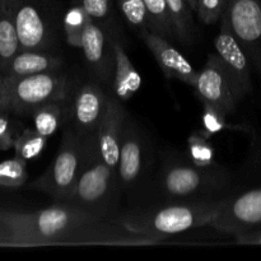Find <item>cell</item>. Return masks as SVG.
<instances>
[{
  "mask_svg": "<svg viewBox=\"0 0 261 261\" xmlns=\"http://www.w3.org/2000/svg\"><path fill=\"white\" fill-rule=\"evenodd\" d=\"M153 178L162 203L219 200L237 190L233 175L227 168L219 165L200 167L191 162L189 155L173 152L161 154Z\"/></svg>",
  "mask_w": 261,
  "mask_h": 261,
  "instance_id": "1",
  "label": "cell"
},
{
  "mask_svg": "<svg viewBox=\"0 0 261 261\" xmlns=\"http://www.w3.org/2000/svg\"><path fill=\"white\" fill-rule=\"evenodd\" d=\"M223 199L170 201L143 206L119 216L117 221L134 233L163 240L171 234L209 226Z\"/></svg>",
  "mask_w": 261,
  "mask_h": 261,
  "instance_id": "2",
  "label": "cell"
},
{
  "mask_svg": "<svg viewBox=\"0 0 261 261\" xmlns=\"http://www.w3.org/2000/svg\"><path fill=\"white\" fill-rule=\"evenodd\" d=\"M119 176L107 166L99 152L96 134L83 138V160L78 180L65 204L99 216L117 218L121 196Z\"/></svg>",
  "mask_w": 261,
  "mask_h": 261,
  "instance_id": "3",
  "label": "cell"
},
{
  "mask_svg": "<svg viewBox=\"0 0 261 261\" xmlns=\"http://www.w3.org/2000/svg\"><path fill=\"white\" fill-rule=\"evenodd\" d=\"M152 139L140 126L137 120L127 115L120 149L119 175L121 190L134 198L138 205H142L144 196L149 193V185L153 180L154 155Z\"/></svg>",
  "mask_w": 261,
  "mask_h": 261,
  "instance_id": "4",
  "label": "cell"
},
{
  "mask_svg": "<svg viewBox=\"0 0 261 261\" xmlns=\"http://www.w3.org/2000/svg\"><path fill=\"white\" fill-rule=\"evenodd\" d=\"M4 97L0 111L31 115L41 105L59 99H69L71 96L73 84L70 78L61 70L14 79L4 75Z\"/></svg>",
  "mask_w": 261,
  "mask_h": 261,
  "instance_id": "5",
  "label": "cell"
},
{
  "mask_svg": "<svg viewBox=\"0 0 261 261\" xmlns=\"http://www.w3.org/2000/svg\"><path fill=\"white\" fill-rule=\"evenodd\" d=\"M20 51H53L63 32V17L53 0H10Z\"/></svg>",
  "mask_w": 261,
  "mask_h": 261,
  "instance_id": "6",
  "label": "cell"
},
{
  "mask_svg": "<svg viewBox=\"0 0 261 261\" xmlns=\"http://www.w3.org/2000/svg\"><path fill=\"white\" fill-rule=\"evenodd\" d=\"M82 160L83 138L70 125H66L55 158L47 170L31 184V188L46 193L58 203H65L78 180Z\"/></svg>",
  "mask_w": 261,
  "mask_h": 261,
  "instance_id": "7",
  "label": "cell"
},
{
  "mask_svg": "<svg viewBox=\"0 0 261 261\" xmlns=\"http://www.w3.org/2000/svg\"><path fill=\"white\" fill-rule=\"evenodd\" d=\"M209 226L233 236L260 228L261 186L234 190L226 196Z\"/></svg>",
  "mask_w": 261,
  "mask_h": 261,
  "instance_id": "8",
  "label": "cell"
},
{
  "mask_svg": "<svg viewBox=\"0 0 261 261\" xmlns=\"http://www.w3.org/2000/svg\"><path fill=\"white\" fill-rule=\"evenodd\" d=\"M214 48L227 74L232 93L240 103L252 89V68L224 14L221 18V28L214 40Z\"/></svg>",
  "mask_w": 261,
  "mask_h": 261,
  "instance_id": "9",
  "label": "cell"
},
{
  "mask_svg": "<svg viewBox=\"0 0 261 261\" xmlns=\"http://www.w3.org/2000/svg\"><path fill=\"white\" fill-rule=\"evenodd\" d=\"M224 15L261 79V0H229Z\"/></svg>",
  "mask_w": 261,
  "mask_h": 261,
  "instance_id": "10",
  "label": "cell"
},
{
  "mask_svg": "<svg viewBox=\"0 0 261 261\" xmlns=\"http://www.w3.org/2000/svg\"><path fill=\"white\" fill-rule=\"evenodd\" d=\"M109 93L97 81L82 84L73 94L69 125L82 138L96 134L106 112Z\"/></svg>",
  "mask_w": 261,
  "mask_h": 261,
  "instance_id": "11",
  "label": "cell"
},
{
  "mask_svg": "<svg viewBox=\"0 0 261 261\" xmlns=\"http://www.w3.org/2000/svg\"><path fill=\"white\" fill-rule=\"evenodd\" d=\"M193 88L201 102L211 105L226 116L236 112L239 102L232 93L226 71L216 54L208 55Z\"/></svg>",
  "mask_w": 261,
  "mask_h": 261,
  "instance_id": "12",
  "label": "cell"
},
{
  "mask_svg": "<svg viewBox=\"0 0 261 261\" xmlns=\"http://www.w3.org/2000/svg\"><path fill=\"white\" fill-rule=\"evenodd\" d=\"M127 115L129 114L122 106V102L116 98L112 92L109 93L106 112H105L103 119L97 129L96 138L102 158L116 175Z\"/></svg>",
  "mask_w": 261,
  "mask_h": 261,
  "instance_id": "13",
  "label": "cell"
},
{
  "mask_svg": "<svg viewBox=\"0 0 261 261\" xmlns=\"http://www.w3.org/2000/svg\"><path fill=\"white\" fill-rule=\"evenodd\" d=\"M140 37L153 54L166 78L178 79L191 87L195 86L199 71L194 69L190 61L170 42V40L150 30L143 31Z\"/></svg>",
  "mask_w": 261,
  "mask_h": 261,
  "instance_id": "14",
  "label": "cell"
},
{
  "mask_svg": "<svg viewBox=\"0 0 261 261\" xmlns=\"http://www.w3.org/2000/svg\"><path fill=\"white\" fill-rule=\"evenodd\" d=\"M81 48L84 54L87 66L96 76V81L103 84L112 83L115 70L112 46L110 50H107L105 30L91 17L84 27Z\"/></svg>",
  "mask_w": 261,
  "mask_h": 261,
  "instance_id": "15",
  "label": "cell"
},
{
  "mask_svg": "<svg viewBox=\"0 0 261 261\" xmlns=\"http://www.w3.org/2000/svg\"><path fill=\"white\" fill-rule=\"evenodd\" d=\"M111 46L115 59L112 94L121 102H126L133 98L142 87V74L132 63L129 55L119 40H112Z\"/></svg>",
  "mask_w": 261,
  "mask_h": 261,
  "instance_id": "16",
  "label": "cell"
},
{
  "mask_svg": "<svg viewBox=\"0 0 261 261\" xmlns=\"http://www.w3.org/2000/svg\"><path fill=\"white\" fill-rule=\"evenodd\" d=\"M63 66V58L53 51L23 50L12 59L3 74L7 78L14 79L47 71H59Z\"/></svg>",
  "mask_w": 261,
  "mask_h": 261,
  "instance_id": "17",
  "label": "cell"
},
{
  "mask_svg": "<svg viewBox=\"0 0 261 261\" xmlns=\"http://www.w3.org/2000/svg\"><path fill=\"white\" fill-rule=\"evenodd\" d=\"M71 98L51 101L38 106L31 114L36 132L48 138L55 134L65 122H68L70 117Z\"/></svg>",
  "mask_w": 261,
  "mask_h": 261,
  "instance_id": "18",
  "label": "cell"
},
{
  "mask_svg": "<svg viewBox=\"0 0 261 261\" xmlns=\"http://www.w3.org/2000/svg\"><path fill=\"white\" fill-rule=\"evenodd\" d=\"M19 51V38L10 0H0V70L3 73Z\"/></svg>",
  "mask_w": 261,
  "mask_h": 261,
  "instance_id": "19",
  "label": "cell"
},
{
  "mask_svg": "<svg viewBox=\"0 0 261 261\" xmlns=\"http://www.w3.org/2000/svg\"><path fill=\"white\" fill-rule=\"evenodd\" d=\"M171 22L175 31L176 41L185 47L194 46V19L188 0H166Z\"/></svg>",
  "mask_w": 261,
  "mask_h": 261,
  "instance_id": "20",
  "label": "cell"
},
{
  "mask_svg": "<svg viewBox=\"0 0 261 261\" xmlns=\"http://www.w3.org/2000/svg\"><path fill=\"white\" fill-rule=\"evenodd\" d=\"M89 15L82 7L81 3L71 5L63 15V35L66 43L71 47L81 48L82 36Z\"/></svg>",
  "mask_w": 261,
  "mask_h": 261,
  "instance_id": "21",
  "label": "cell"
},
{
  "mask_svg": "<svg viewBox=\"0 0 261 261\" xmlns=\"http://www.w3.org/2000/svg\"><path fill=\"white\" fill-rule=\"evenodd\" d=\"M203 103V114H201V130L204 134L211 139L214 135L219 134L222 132H241V133H251V129L246 125L242 124H229L226 115L219 112L211 105L201 102Z\"/></svg>",
  "mask_w": 261,
  "mask_h": 261,
  "instance_id": "22",
  "label": "cell"
},
{
  "mask_svg": "<svg viewBox=\"0 0 261 261\" xmlns=\"http://www.w3.org/2000/svg\"><path fill=\"white\" fill-rule=\"evenodd\" d=\"M144 4L149 18V30L167 40L176 41L166 0H144Z\"/></svg>",
  "mask_w": 261,
  "mask_h": 261,
  "instance_id": "23",
  "label": "cell"
},
{
  "mask_svg": "<svg viewBox=\"0 0 261 261\" xmlns=\"http://www.w3.org/2000/svg\"><path fill=\"white\" fill-rule=\"evenodd\" d=\"M188 154L191 162L200 167H212L218 165L216 162V149L201 129L189 135Z\"/></svg>",
  "mask_w": 261,
  "mask_h": 261,
  "instance_id": "24",
  "label": "cell"
},
{
  "mask_svg": "<svg viewBox=\"0 0 261 261\" xmlns=\"http://www.w3.org/2000/svg\"><path fill=\"white\" fill-rule=\"evenodd\" d=\"M47 138L43 137L35 129H24L19 133L14 142L15 155L28 162L37 158L43 152Z\"/></svg>",
  "mask_w": 261,
  "mask_h": 261,
  "instance_id": "25",
  "label": "cell"
},
{
  "mask_svg": "<svg viewBox=\"0 0 261 261\" xmlns=\"http://www.w3.org/2000/svg\"><path fill=\"white\" fill-rule=\"evenodd\" d=\"M116 2L122 17L130 27L138 31L139 35L143 31L149 30V18H148L144 0H116Z\"/></svg>",
  "mask_w": 261,
  "mask_h": 261,
  "instance_id": "26",
  "label": "cell"
},
{
  "mask_svg": "<svg viewBox=\"0 0 261 261\" xmlns=\"http://www.w3.org/2000/svg\"><path fill=\"white\" fill-rule=\"evenodd\" d=\"M27 162L17 157L0 162V186L3 188H20L28 178Z\"/></svg>",
  "mask_w": 261,
  "mask_h": 261,
  "instance_id": "27",
  "label": "cell"
},
{
  "mask_svg": "<svg viewBox=\"0 0 261 261\" xmlns=\"http://www.w3.org/2000/svg\"><path fill=\"white\" fill-rule=\"evenodd\" d=\"M229 0H196L195 13L205 24L218 22L224 14Z\"/></svg>",
  "mask_w": 261,
  "mask_h": 261,
  "instance_id": "28",
  "label": "cell"
},
{
  "mask_svg": "<svg viewBox=\"0 0 261 261\" xmlns=\"http://www.w3.org/2000/svg\"><path fill=\"white\" fill-rule=\"evenodd\" d=\"M244 172L254 184V186H261V135L255 137L252 140Z\"/></svg>",
  "mask_w": 261,
  "mask_h": 261,
  "instance_id": "29",
  "label": "cell"
},
{
  "mask_svg": "<svg viewBox=\"0 0 261 261\" xmlns=\"http://www.w3.org/2000/svg\"><path fill=\"white\" fill-rule=\"evenodd\" d=\"M87 12V14L105 30V23L110 20L111 0H78Z\"/></svg>",
  "mask_w": 261,
  "mask_h": 261,
  "instance_id": "30",
  "label": "cell"
},
{
  "mask_svg": "<svg viewBox=\"0 0 261 261\" xmlns=\"http://www.w3.org/2000/svg\"><path fill=\"white\" fill-rule=\"evenodd\" d=\"M18 134L15 122L5 115V111H0V150L12 149Z\"/></svg>",
  "mask_w": 261,
  "mask_h": 261,
  "instance_id": "31",
  "label": "cell"
},
{
  "mask_svg": "<svg viewBox=\"0 0 261 261\" xmlns=\"http://www.w3.org/2000/svg\"><path fill=\"white\" fill-rule=\"evenodd\" d=\"M234 240L240 245H261V227L244 233L234 234Z\"/></svg>",
  "mask_w": 261,
  "mask_h": 261,
  "instance_id": "32",
  "label": "cell"
},
{
  "mask_svg": "<svg viewBox=\"0 0 261 261\" xmlns=\"http://www.w3.org/2000/svg\"><path fill=\"white\" fill-rule=\"evenodd\" d=\"M4 88H5L4 74H0V106H2L3 97H4Z\"/></svg>",
  "mask_w": 261,
  "mask_h": 261,
  "instance_id": "33",
  "label": "cell"
},
{
  "mask_svg": "<svg viewBox=\"0 0 261 261\" xmlns=\"http://www.w3.org/2000/svg\"><path fill=\"white\" fill-rule=\"evenodd\" d=\"M188 3H189V5H190V7H191V9H193L194 12H195V8H196V0H188Z\"/></svg>",
  "mask_w": 261,
  "mask_h": 261,
  "instance_id": "34",
  "label": "cell"
}]
</instances>
